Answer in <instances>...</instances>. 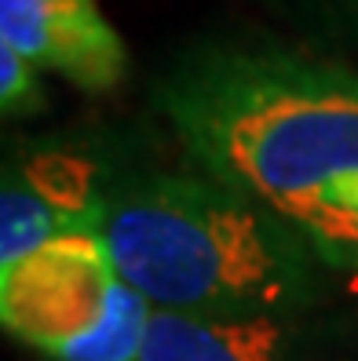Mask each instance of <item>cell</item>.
I'll list each match as a JSON object with an SVG mask.
<instances>
[{"instance_id": "cell-1", "label": "cell", "mask_w": 358, "mask_h": 361, "mask_svg": "<svg viewBox=\"0 0 358 361\" xmlns=\"http://www.w3.org/2000/svg\"><path fill=\"white\" fill-rule=\"evenodd\" d=\"M198 172L358 270V73L285 48H205L157 84Z\"/></svg>"}, {"instance_id": "cell-2", "label": "cell", "mask_w": 358, "mask_h": 361, "mask_svg": "<svg viewBox=\"0 0 358 361\" xmlns=\"http://www.w3.org/2000/svg\"><path fill=\"white\" fill-rule=\"evenodd\" d=\"M102 245L154 310L201 317H304L322 259L285 219L208 176L121 179Z\"/></svg>"}, {"instance_id": "cell-3", "label": "cell", "mask_w": 358, "mask_h": 361, "mask_svg": "<svg viewBox=\"0 0 358 361\" xmlns=\"http://www.w3.org/2000/svg\"><path fill=\"white\" fill-rule=\"evenodd\" d=\"M117 270L102 233H62L0 267V322L48 361H62L110 317Z\"/></svg>"}, {"instance_id": "cell-4", "label": "cell", "mask_w": 358, "mask_h": 361, "mask_svg": "<svg viewBox=\"0 0 358 361\" xmlns=\"http://www.w3.org/2000/svg\"><path fill=\"white\" fill-rule=\"evenodd\" d=\"M99 146L37 139L11 146L0 183V267H11L62 233H102L121 179Z\"/></svg>"}, {"instance_id": "cell-5", "label": "cell", "mask_w": 358, "mask_h": 361, "mask_svg": "<svg viewBox=\"0 0 358 361\" xmlns=\"http://www.w3.org/2000/svg\"><path fill=\"white\" fill-rule=\"evenodd\" d=\"M0 44L88 95L129 73V48L99 0H0Z\"/></svg>"}, {"instance_id": "cell-6", "label": "cell", "mask_w": 358, "mask_h": 361, "mask_svg": "<svg viewBox=\"0 0 358 361\" xmlns=\"http://www.w3.org/2000/svg\"><path fill=\"white\" fill-rule=\"evenodd\" d=\"M139 361H307V329L300 317L154 310Z\"/></svg>"}, {"instance_id": "cell-7", "label": "cell", "mask_w": 358, "mask_h": 361, "mask_svg": "<svg viewBox=\"0 0 358 361\" xmlns=\"http://www.w3.org/2000/svg\"><path fill=\"white\" fill-rule=\"evenodd\" d=\"M40 73L44 70H37L30 59L0 44V110H4L8 121L37 117L48 110V92Z\"/></svg>"}, {"instance_id": "cell-8", "label": "cell", "mask_w": 358, "mask_h": 361, "mask_svg": "<svg viewBox=\"0 0 358 361\" xmlns=\"http://www.w3.org/2000/svg\"><path fill=\"white\" fill-rule=\"evenodd\" d=\"M333 4L340 8V11H344V15L351 18V23L358 26V0H333Z\"/></svg>"}]
</instances>
